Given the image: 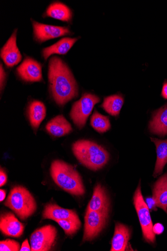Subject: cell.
<instances>
[{"label":"cell","instance_id":"cell-14","mask_svg":"<svg viewBox=\"0 0 167 251\" xmlns=\"http://www.w3.org/2000/svg\"><path fill=\"white\" fill-rule=\"evenodd\" d=\"M43 217L44 219H50L56 222L60 220L80 221L75 211L62 208L53 203L46 205L43 213Z\"/></svg>","mask_w":167,"mask_h":251},{"label":"cell","instance_id":"cell-27","mask_svg":"<svg viewBox=\"0 0 167 251\" xmlns=\"http://www.w3.org/2000/svg\"><path fill=\"white\" fill-rule=\"evenodd\" d=\"M153 230L155 235L162 234L164 230V227L160 223H157L153 227Z\"/></svg>","mask_w":167,"mask_h":251},{"label":"cell","instance_id":"cell-1","mask_svg":"<svg viewBox=\"0 0 167 251\" xmlns=\"http://www.w3.org/2000/svg\"><path fill=\"white\" fill-rule=\"evenodd\" d=\"M48 77L52 97L58 105H63L78 96V85L72 73L57 56L49 60Z\"/></svg>","mask_w":167,"mask_h":251},{"label":"cell","instance_id":"cell-18","mask_svg":"<svg viewBox=\"0 0 167 251\" xmlns=\"http://www.w3.org/2000/svg\"><path fill=\"white\" fill-rule=\"evenodd\" d=\"M78 40V38H63L50 47L44 49L42 50V56L47 60L54 54L65 55L72 48Z\"/></svg>","mask_w":167,"mask_h":251},{"label":"cell","instance_id":"cell-28","mask_svg":"<svg viewBox=\"0 0 167 251\" xmlns=\"http://www.w3.org/2000/svg\"><path fill=\"white\" fill-rule=\"evenodd\" d=\"M147 206L151 211H156V202L153 198H148L146 199Z\"/></svg>","mask_w":167,"mask_h":251},{"label":"cell","instance_id":"cell-29","mask_svg":"<svg viewBox=\"0 0 167 251\" xmlns=\"http://www.w3.org/2000/svg\"><path fill=\"white\" fill-rule=\"evenodd\" d=\"M7 177L5 172L1 169L0 171V186L2 187L7 182Z\"/></svg>","mask_w":167,"mask_h":251},{"label":"cell","instance_id":"cell-8","mask_svg":"<svg viewBox=\"0 0 167 251\" xmlns=\"http://www.w3.org/2000/svg\"><path fill=\"white\" fill-rule=\"evenodd\" d=\"M108 219V215L87 210L83 241H90L96 238L106 226Z\"/></svg>","mask_w":167,"mask_h":251},{"label":"cell","instance_id":"cell-10","mask_svg":"<svg viewBox=\"0 0 167 251\" xmlns=\"http://www.w3.org/2000/svg\"><path fill=\"white\" fill-rule=\"evenodd\" d=\"M17 72L21 78L27 82H39L42 80L41 65L30 57L24 60L17 68Z\"/></svg>","mask_w":167,"mask_h":251},{"label":"cell","instance_id":"cell-3","mask_svg":"<svg viewBox=\"0 0 167 251\" xmlns=\"http://www.w3.org/2000/svg\"><path fill=\"white\" fill-rule=\"evenodd\" d=\"M73 152L78 160L92 171L103 168L108 162V152L96 143L88 140H79L72 146Z\"/></svg>","mask_w":167,"mask_h":251},{"label":"cell","instance_id":"cell-24","mask_svg":"<svg viewBox=\"0 0 167 251\" xmlns=\"http://www.w3.org/2000/svg\"><path fill=\"white\" fill-rule=\"evenodd\" d=\"M91 125L99 133L105 132L111 128L108 117L104 116L97 111H95L91 119Z\"/></svg>","mask_w":167,"mask_h":251},{"label":"cell","instance_id":"cell-25","mask_svg":"<svg viewBox=\"0 0 167 251\" xmlns=\"http://www.w3.org/2000/svg\"><path fill=\"white\" fill-rule=\"evenodd\" d=\"M62 228L65 234L68 236H72L80 229L81 226V221L70 220H60L56 221Z\"/></svg>","mask_w":167,"mask_h":251},{"label":"cell","instance_id":"cell-22","mask_svg":"<svg viewBox=\"0 0 167 251\" xmlns=\"http://www.w3.org/2000/svg\"><path fill=\"white\" fill-rule=\"evenodd\" d=\"M46 15L62 21L69 22L72 17V12L64 4L55 2L51 4L47 8Z\"/></svg>","mask_w":167,"mask_h":251},{"label":"cell","instance_id":"cell-17","mask_svg":"<svg viewBox=\"0 0 167 251\" xmlns=\"http://www.w3.org/2000/svg\"><path fill=\"white\" fill-rule=\"evenodd\" d=\"M157 207L167 214V173L159 178L153 189V197Z\"/></svg>","mask_w":167,"mask_h":251},{"label":"cell","instance_id":"cell-13","mask_svg":"<svg viewBox=\"0 0 167 251\" xmlns=\"http://www.w3.org/2000/svg\"><path fill=\"white\" fill-rule=\"evenodd\" d=\"M24 229V226L11 213L1 215L0 219V230L7 236L19 238Z\"/></svg>","mask_w":167,"mask_h":251},{"label":"cell","instance_id":"cell-26","mask_svg":"<svg viewBox=\"0 0 167 251\" xmlns=\"http://www.w3.org/2000/svg\"><path fill=\"white\" fill-rule=\"evenodd\" d=\"M20 249V244L14 240L7 239L0 242L1 251H18Z\"/></svg>","mask_w":167,"mask_h":251},{"label":"cell","instance_id":"cell-16","mask_svg":"<svg viewBox=\"0 0 167 251\" xmlns=\"http://www.w3.org/2000/svg\"><path fill=\"white\" fill-rule=\"evenodd\" d=\"M149 128L151 132L159 136L167 134V104L154 112Z\"/></svg>","mask_w":167,"mask_h":251},{"label":"cell","instance_id":"cell-19","mask_svg":"<svg viewBox=\"0 0 167 251\" xmlns=\"http://www.w3.org/2000/svg\"><path fill=\"white\" fill-rule=\"evenodd\" d=\"M46 129L51 135L61 137L72 131L70 124L62 116L60 115L51 120L46 126Z\"/></svg>","mask_w":167,"mask_h":251},{"label":"cell","instance_id":"cell-30","mask_svg":"<svg viewBox=\"0 0 167 251\" xmlns=\"http://www.w3.org/2000/svg\"><path fill=\"white\" fill-rule=\"evenodd\" d=\"M21 251H32V249L29 244L28 240L27 239L22 243L21 248L20 249Z\"/></svg>","mask_w":167,"mask_h":251},{"label":"cell","instance_id":"cell-9","mask_svg":"<svg viewBox=\"0 0 167 251\" xmlns=\"http://www.w3.org/2000/svg\"><path fill=\"white\" fill-rule=\"evenodd\" d=\"M32 24L34 37L38 42L40 43L71 33L67 27L47 25L40 24L35 21H33Z\"/></svg>","mask_w":167,"mask_h":251},{"label":"cell","instance_id":"cell-21","mask_svg":"<svg viewBox=\"0 0 167 251\" xmlns=\"http://www.w3.org/2000/svg\"><path fill=\"white\" fill-rule=\"evenodd\" d=\"M28 116L32 126L37 129L46 116V108L41 101L34 100L28 107Z\"/></svg>","mask_w":167,"mask_h":251},{"label":"cell","instance_id":"cell-20","mask_svg":"<svg viewBox=\"0 0 167 251\" xmlns=\"http://www.w3.org/2000/svg\"><path fill=\"white\" fill-rule=\"evenodd\" d=\"M156 147L157 161L153 174L154 177L160 175L167 164V140H161L156 138H151Z\"/></svg>","mask_w":167,"mask_h":251},{"label":"cell","instance_id":"cell-12","mask_svg":"<svg viewBox=\"0 0 167 251\" xmlns=\"http://www.w3.org/2000/svg\"><path fill=\"white\" fill-rule=\"evenodd\" d=\"M17 30L14 31L1 50V57L9 67L18 64L22 58L17 45Z\"/></svg>","mask_w":167,"mask_h":251},{"label":"cell","instance_id":"cell-4","mask_svg":"<svg viewBox=\"0 0 167 251\" xmlns=\"http://www.w3.org/2000/svg\"><path fill=\"white\" fill-rule=\"evenodd\" d=\"M4 204L22 220L32 216L37 209L34 198L26 188L22 186L14 187Z\"/></svg>","mask_w":167,"mask_h":251},{"label":"cell","instance_id":"cell-11","mask_svg":"<svg viewBox=\"0 0 167 251\" xmlns=\"http://www.w3.org/2000/svg\"><path fill=\"white\" fill-rule=\"evenodd\" d=\"M110 207V200L105 189L99 184L97 185L87 210L109 215Z\"/></svg>","mask_w":167,"mask_h":251},{"label":"cell","instance_id":"cell-31","mask_svg":"<svg viewBox=\"0 0 167 251\" xmlns=\"http://www.w3.org/2000/svg\"><path fill=\"white\" fill-rule=\"evenodd\" d=\"M162 96L165 99L167 100V81H165L164 83L162 91Z\"/></svg>","mask_w":167,"mask_h":251},{"label":"cell","instance_id":"cell-15","mask_svg":"<svg viewBox=\"0 0 167 251\" xmlns=\"http://www.w3.org/2000/svg\"><path fill=\"white\" fill-rule=\"evenodd\" d=\"M131 231L130 228L122 224L117 223L114 235L112 241L111 251H125L130 239Z\"/></svg>","mask_w":167,"mask_h":251},{"label":"cell","instance_id":"cell-2","mask_svg":"<svg viewBox=\"0 0 167 251\" xmlns=\"http://www.w3.org/2000/svg\"><path fill=\"white\" fill-rule=\"evenodd\" d=\"M50 173L55 183L64 191L76 196L85 194L82 177L73 166L62 161L56 160L51 164Z\"/></svg>","mask_w":167,"mask_h":251},{"label":"cell","instance_id":"cell-7","mask_svg":"<svg viewBox=\"0 0 167 251\" xmlns=\"http://www.w3.org/2000/svg\"><path fill=\"white\" fill-rule=\"evenodd\" d=\"M57 235L56 228L46 225L36 230L30 237L32 251H49L55 244Z\"/></svg>","mask_w":167,"mask_h":251},{"label":"cell","instance_id":"cell-32","mask_svg":"<svg viewBox=\"0 0 167 251\" xmlns=\"http://www.w3.org/2000/svg\"><path fill=\"white\" fill-rule=\"evenodd\" d=\"M6 77V74L5 73L4 68H3V66L2 64H1V87L2 89V87L3 86V84L4 82L5 79Z\"/></svg>","mask_w":167,"mask_h":251},{"label":"cell","instance_id":"cell-5","mask_svg":"<svg viewBox=\"0 0 167 251\" xmlns=\"http://www.w3.org/2000/svg\"><path fill=\"white\" fill-rule=\"evenodd\" d=\"M134 203L142 227L143 238L148 243H155L156 235L153 230V225L150 210L143 199L140 183L135 192Z\"/></svg>","mask_w":167,"mask_h":251},{"label":"cell","instance_id":"cell-33","mask_svg":"<svg viewBox=\"0 0 167 251\" xmlns=\"http://www.w3.org/2000/svg\"><path fill=\"white\" fill-rule=\"evenodd\" d=\"M0 194H1V196H0V201L2 202L4 200L6 197V192L4 190H1V191H0Z\"/></svg>","mask_w":167,"mask_h":251},{"label":"cell","instance_id":"cell-6","mask_svg":"<svg viewBox=\"0 0 167 251\" xmlns=\"http://www.w3.org/2000/svg\"><path fill=\"white\" fill-rule=\"evenodd\" d=\"M100 101V98L91 94H84L81 99L73 105L70 117L74 124L80 129L86 125L95 105Z\"/></svg>","mask_w":167,"mask_h":251},{"label":"cell","instance_id":"cell-23","mask_svg":"<svg viewBox=\"0 0 167 251\" xmlns=\"http://www.w3.org/2000/svg\"><path fill=\"white\" fill-rule=\"evenodd\" d=\"M124 104V99L121 95H115L106 97L101 107L112 116H118Z\"/></svg>","mask_w":167,"mask_h":251}]
</instances>
